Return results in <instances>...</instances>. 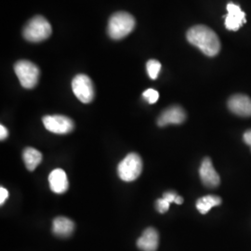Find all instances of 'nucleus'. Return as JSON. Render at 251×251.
I'll list each match as a JSON object with an SVG mask.
<instances>
[{"mask_svg":"<svg viewBox=\"0 0 251 251\" xmlns=\"http://www.w3.org/2000/svg\"><path fill=\"white\" fill-rule=\"evenodd\" d=\"M190 44L198 48L203 53L213 57L221 50V41L215 32L205 25H196L187 32Z\"/></svg>","mask_w":251,"mask_h":251,"instance_id":"obj_1","label":"nucleus"},{"mask_svg":"<svg viewBox=\"0 0 251 251\" xmlns=\"http://www.w3.org/2000/svg\"><path fill=\"white\" fill-rule=\"evenodd\" d=\"M135 19L127 12H117L111 16L108 23V35L113 39H122L134 29Z\"/></svg>","mask_w":251,"mask_h":251,"instance_id":"obj_2","label":"nucleus"},{"mask_svg":"<svg viewBox=\"0 0 251 251\" xmlns=\"http://www.w3.org/2000/svg\"><path fill=\"white\" fill-rule=\"evenodd\" d=\"M52 29L50 24L42 16L31 19L24 29V36L29 42H41L51 35Z\"/></svg>","mask_w":251,"mask_h":251,"instance_id":"obj_3","label":"nucleus"},{"mask_svg":"<svg viewBox=\"0 0 251 251\" xmlns=\"http://www.w3.org/2000/svg\"><path fill=\"white\" fill-rule=\"evenodd\" d=\"M143 171V161L138 153H128L117 167L119 178L124 181H133Z\"/></svg>","mask_w":251,"mask_h":251,"instance_id":"obj_4","label":"nucleus"},{"mask_svg":"<svg viewBox=\"0 0 251 251\" xmlns=\"http://www.w3.org/2000/svg\"><path fill=\"white\" fill-rule=\"evenodd\" d=\"M14 71L21 85L25 89H33L36 86L40 76V70L35 63L29 61H19L14 65Z\"/></svg>","mask_w":251,"mask_h":251,"instance_id":"obj_5","label":"nucleus"},{"mask_svg":"<svg viewBox=\"0 0 251 251\" xmlns=\"http://www.w3.org/2000/svg\"><path fill=\"white\" fill-rule=\"evenodd\" d=\"M73 92L83 103H90L94 99V87L92 81L86 75H77L72 81Z\"/></svg>","mask_w":251,"mask_h":251,"instance_id":"obj_6","label":"nucleus"},{"mask_svg":"<svg viewBox=\"0 0 251 251\" xmlns=\"http://www.w3.org/2000/svg\"><path fill=\"white\" fill-rule=\"evenodd\" d=\"M43 124L49 131L55 134H68L75 127L71 118L61 115L46 116L43 117Z\"/></svg>","mask_w":251,"mask_h":251,"instance_id":"obj_7","label":"nucleus"},{"mask_svg":"<svg viewBox=\"0 0 251 251\" xmlns=\"http://www.w3.org/2000/svg\"><path fill=\"white\" fill-rule=\"evenodd\" d=\"M199 175L203 184L208 188H215L219 186L221 182V178L214 169L210 158L208 157L204 158L202 161L199 169Z\"/></svg>","mask_w":251,"mask_h":251,"instance_id":"obj_8","label":"nucleus"},{"mask_svg":"<svg viewBox=\"0 0 251 251\" xmlns=\"http://www.w3.org/2000/svg\"><path fill=\"white\" fill-rule=\"evenodd\" d=\"M228 14L225 17V27L231 31H237L246 23V14L238 5L229 3Z\"/></svg>","mask_w":251,"mask_h":251,"instance_id":"obj_9","label":"nucleus"},{"mask_svg":"<svg viewBox=\"0 0 251 251\" xmlns=\"http://www.w3.org/2000/svg\"><path fill=\"white\" fill-rule=\"evenodd\" d=\"M228 107L239 117H251V99L247 95H233L228 100Z\"/></svg>","mask_w":251,"mask_h":251,"instance_id":"obj_10","label":"nucleus"},{"mask_svg":"<svg viewBox=\"0 0 251 251\" xmlns=\"http://www.w3.org/2000/svg\"><path fill=\"white\" fill-rule=\"evenodd\" d=\"M186 119V114L184 110L180 106L174 105L171 107L166 109L160 117H158L157 124L159 126H165L171 124H176L179 125L185 121Z\"/></svg>","mask_w":251,"mask_h":251,"instance_id":"obj_11","label":"nucleus"},{"mask_svg":"<svg viewBox=\"0 0 251 251\" xmlns=\"http://www.w3.org/2000/svg\"><path fill=\"white\" fill-rule=\"evenodd\" d=\"M159 245V234L154 228L144 230L141 237L137 240V247L142 251H156Z\"/></svg>","mask_w":251,"mask_h":251,"instance_id":"obj_12","label":"nucleus"},{"mask_svg":"<svg viewBox=\"0 0 251 251\" xmlns=\"http://www.w3.org/2000/svg\"><path fill=\"white\" fill-rule=\"evenodd\" d=\"M49 183L51 191L55 194H64L69 188L68 178L65 171L56 169L50 172L49 176Z\"/></svg>","mask_w":251,"mask_h":251,"instance_id":"obj_13","label":"nucleus"},{"mask_svg":"<svg viewBox=\"0 0 251 251\" xmlns=\"http://www.w3.org/2000/svg\"><path fill=\"white\" fill-rule=\"evenodd\" d=\"M75 230V224L66 217H57L52 224V232L55 235L65 238L72 234Z\"/></svg>","mask_w":251,"mask_h":251,"instance_id":"obj_14","label":"nucleus"},{"mask_svg":"<svg viewBox=\"0 0 251 251\" xmlns=\"http://www.w3.org/2000/svg\"><path fill=\"white\" fill-rule=\"evenodd\" d=\"M23 157H24L25 167L29 171H35L36 167L42 162V153L37 151L35 148H31V147L25 149Z\"/></svg>","mask_w":251,"mask_h":251,"instance_id":"obj_15","label":"nucleus"},{"mask_svg":"<svg viewBox=\"0 0 251 251\" xmlns=\"http://www.w3.org/2000/svg\"><path fill=\"white\" fill-rule=\"evenodd\" d=\"M221 204L222 198L213 195H208L198 199L197 201V208L201 214H206L212 207L220 206Z\"/></svg>","mask_w":251,"mask_h":251,"instance_id":"obj_16","label":"nucleus"},{"mask_svg":"<svg viewBox=\"0 0 251 251\" xmlns=\"http://www.w3.org/2000/svg\"><path fill=\"white\" fill-rule=\"evenodd\" d=\"M146 70L151 79H156L161 71V63L156 60H149L146 63Z\"/></svg>","mask_w":251,"mask_h":251,"instance_id":"obj_17","label":"nucleus"},{"mask_svg":"<svg viewBox=\"0 0 251 251\" xmlns=\"http://www.w3.org/2000/svg\"><path fill=\"white\" fill-rule=\"evenodd\" d=\"M144 99L146 100L150 104L155 103L158 99H159V93L157 90H153V89H148L145 90L143 93Z\"/></svg>","mask_w":251,"mask_h":251,"instance_id":"obj_18","label":"nucleus"},{"mask_svg":"<svg viewBox=\"0 0 251 251\" xmlns=\"http://www.w3.org/2000/svg\"><path fill=\"white\" fill-rule=\"evenodd\" d=\"M170 205H171V203L168 202L166 199H164L163 198L158 199V200L156 201V203H155L156 209H157V211L160 212V213L167 212V211L169 210V208H170Z\"/></svg>","mask_w":251,"mask_h":251,"instance_id":"obj_19","label":"nucleus"},{"mask_svg":"<svg viewBox=\"0 0 251 251\" xmlns=\"http://www.w3.org/2000/svg\"><path fill=\"white\" fill-rule=\"evenodd\" d=\"M177 198H178V195L174 192H167L163 195V198L166 199L170 203H175Z\"/></svg>","mask_w":251,"mask_h":251,"instance_id":"obj_20","label":"nucleus"},{"mask_svg":"<svg viewBox=\"0 0 251 251\" xmlns=\"http://www.w3.org/2000/svg\"><path fill=\"white\" fill-rule=\"evenodd\" d=\"M9 198V192L8 190L4 187L0 188V205H4L7 198Z\"/></svg>","mask_w":251,"mask_h":251,"instance_id":"obj_21","label":"nucleus"},{"mask_svg":"<svg viewBox=\"0 0 251 251\" xmlns=\"http://www.w3.org/2000/svg\"><path fill=\"white\" fill-rule=\"evenodd\" d=\"M8 136H9V131H8L7 127L3 125L0 126V139H1V141L7 139Z\"/></svg>","mask_w":251,"mask_h":251,"instance_id":"obj_22","label":"nucleus"},{"mask_svg":"<svg viewBox=\"0 0 251 251\" xmlns=\"http://www.w3.org/2000/svg\"><path fill=\"white\" fill-rule=\"evenodd\" d=\"M244 141L245 143L250 145L251 147V130H248L245 134H244Z\"/></svg>","mask_w":251,"mask_h":251,"instance_id":"obj_23","label":"nucleus"},{"mask_svg":"<svg viewBox=\"0 0 251 251\" xmlns=\"http://www.w3.org/2000/svg\"><path fill=\"white\" fill-rule=\"evenodd\" d=\"M183 203V198H180L179 196H178V198L176 199V201H175V204H177V205H181Z\"/></svg>","mask_w":251,"mask_h":251,"instance_id":"obj_24","label":"nucleus"}]
</instances>
